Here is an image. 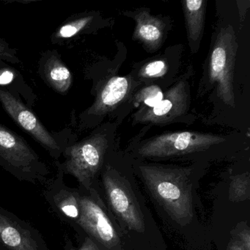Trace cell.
<instances>
[{
	"label": "cell",
	"instance_id": "1",
	"mask_svg": "<svg viewBox=\"0 0 250 250\" xmlns=\"http://www.w3.org/2000/svg\"><path fill=\"white\" fill-rule=\"evenodd\" d=\"M155 200L181 226L193 218L192 184L188 169L159 165L139 167Z\"/></svg>",
	"mask_w": 250,
	"mask_h": 250
},
{
	"label": "cell",
	"instance_id": "2",
	"mask_svg": "<svg viewBox=\"0 0 250 250\" xmlns=\"http://www.w3.org/2000/svg\"><path fill=\"white\" fill-rule=\"evenodd\" d=\"M0 165L22 181L48 183L49 169L25 140L0 125Z\"/></svg>",
	"mask_w": 250,
	"mask_h": 250
},
{
	"label": "cell",
	"instance_id": "3",
	"mask_svg": "<svg viewBox=\"0 0 250 250\" xmlns=\"http://www.w3.org/2000/svg\"><path fill=\"white\" fill-rule=\"evenodd\" d=\"M237 45L231 26L224 27L216 35L210 52L208 74L210 83L216 85L219 99L229 106H235L233 78Z\"/></svg>",
	"mask_w": 250,
	"mask_h": 250
},
{
	"label": "cell",
	"instance_id": "4",
	"mask_svg": "<svg viewBox=\"0 0 250 250\" xmlns=\"http://www.w3.org/2000/svg\"><path fill=\"white\" fill-rule=\"evenodd\" d=\"M108 140L97 134L63 150L65 161L60 164L63 173L73 175L86 190L91 189L93 181L103 165Z\"/></svg>",
	"mask_w": 250,
	"mask_h": 250
},
{
	"label": "cell",
	"instance_id": "5",
	"mask_svg": "<svg viewBox=\"0 0 250 250\" xmlns=\"http://www.w3.org/2000/svg\"><path fill=\"white\" fill-rule=\"evenodd\" d=\"M224 141V137L210 133H165L146 141L139 148L138 153L146 158L171 157L202 151Z\"/></svg>",
	"mask_w": 250,
	"mask_h": 250
},
{
	"label": "cell",
	"instance_id": "6",
	"mask_svg": "<svg viewBox=\"0 0 250 250\" xmlns=\"http://www.w3.org/2000/svg\"><path fill=\"white\" fill-rule=\"evenodd\" d=\"M108 203L114 213L131 230L143 232L144 217L141 208L128 181L111 167L103 175Z\"/></svg>",
	"mask_w": 250,
	"mask_h": 250
},
{
	"label": "cell",
	"instance_id": "7",
	"mask_svg": "<svg viewBox=\"0 0 250 250\" xmlns=\"http://www.w3.org/2000/svg\"><path fill=\"white\" fill-rule=\"evenodd\" d=\"M78 191L80 217L77 226L83 229L89 238L107 249H112L119 244L118 232L112 221L106 214L102 201L93 188Z\"/></svg>",
	"mask_w": 250,
	"mask_h": 250
},
{
	"label": "cell",
	"instance_id": "8",
	"mask_svg": "<svg viewBox=\"0 0 250 250\" xmlns=\"http://www.w3.org/2000/svg\"><path fill=\"white\" fill-rule=\"evenodd\" d=\"M188 103V83L186 80H181L165 93L164 99L156 106L140 108L133 115L134 122L154 125L169 124L186 114Z\"/></svg>",
	"mask_w": 250,
	"mask_h": 250
},
{
	"label": "cell",
	"instance_id": "9",
	"mask_svg": "<svg viewBox=\"0 0 250 250\" xmlns=\"http://www.w3.org/2000/svg\"><path fill=\"white\" fill-rule=\"evenodd\" d=\"M0 250H48L41 234L27 222L0 208Z\"/></svg>",
	"mask_w": 250,
	"mask_h": 250
},
{
	"label": "cell",
	"instance_id": "10",
	"mask_svg": "<svg viewBox=\"0 0 250 250\" xmlns=\"http://www.w3.org/2000/svg\"><path fill=\"white\" fill-rule=\"evenodd\" d=\"M0 102L12 119L45 147L52 157L58 159L63 153V149L42 125L37 117L15 96L8 91L0 90Z\"/></svg>",
	"mask_w": 250,
	"mask_h": 250
},
{
	"label": "cell",
	"instance_id": "11",
	"mask_svg": "<svg viewBox=\"0 0 250 250\" xmlns=\"http://www.w3.org/2000/svg\"><path fill=\"white\" fill-rule=\"evenodd\" d=\"M63 174L59 169L55 181L48 182L45 196L54 211L62 220L76 226L80 217L78 191L64 184Z\"/></svg>",
	"mask_w": 250,
	"mask_h": 250
},
{
	"label": "cell",
	"instance_id": "12",
	"mask_svg": "<svg viewBox=\"0 0 250 250\" xmlns=\"http://www.w3.org/2000/svg\"><path fill=\"white\" fill-rule=\"evenodd\" d=\"M131 80L125 77H114L98 95L96 102L89 109L92 115H104L124 102L132 90Z\"/></svg>",
	"mask_w": 250,
	"mask_h": 250
},
{
	"label": "cell",
	"instance_id": "13",
	"mask_svg": "<svg viewBox=\"0 0 250 250\" xmlns=\"http://www.w3.org/2000/svg\"><path fill=\"white\" fill-rule=\"evenodd\" d=\"M134 18L136 21L134 39L142 42L150 50H156L162 44L165 37L163 21L146 10L134 13Z\"/></svg>",
	"mask_w": 250,
	"mask_h": 250
},
{
	"label": "cell",
	"instance_id": "14",
	"mask_svg": "<svg viewBox=\"0 0 250 250\" xmlns=\"http://www.w3.org/2000/svg\"><path fill=\"white\" fill-rule=\"evenodd\" d=\"M182 3L190 46L194 48L196 46L198 49L204 30L206 2L204 0H187Z\"/></svg>",
	"mask_w": 250,
	"mask_h": 250
},
{
	"label": "cell",
	"instance_id": "15",
	"mask_svg": "<svg viewBox=\"0 0 250 250\" xmlns=\"http://www.w3.org/2000/svg\"><path fill=\"white\" fill-rule=\"evenodd\" d=\"M48 81L61 93L66 91L71 84V74L59 60L52 59L46 68Z\"/></svg>",
	"mask_w": 250,
	"mask_h": 250
},
{
	"label": "cell",
	"instance_id": "16",
	"mask_svg": "<svg viewBox=\"0 0 250 250\" xmlns=\"http://www.w3.org/2000/svg\"><path fill=\"white\" fill-rule=\"evenodd\" d=\"M165 93L157 85H150L142 89L135 96L137 104H142V107L151 108L156 106L164 99Z\"/></svg>",
	"mask_w": 250,
	"mask_h": 250
},
{
	"label": "cell",
	"instance_id": "17",
	"mask_svg": "<svg viewBox=\"0 0 250 250\" xmlns=\"http://www.w3.org/2000/svg\"><path fill=\"white\" fill-rule=\"evenodd\" d=\"M229 197L234 201L244 200L250 197V181L247 174L234 177L229 188Z\"/></svg>",
	"mask_w": 250,
	"mask_h": 250
},
{
	"label": "cell",
	"instance_id": "18",
	"mask_svg": "<svg viewBox=\"0 0 250 250\" xmlns=\"http://www.w3.org/2000/svg\"><path fill=\"white\" fill-rule=\"evenodd\" d=\"M168 71V65L163 60H156L147 62L142 67L140 77L143 79H153L162 77Z\"/></svg>",
	"mask_w": 250,
	"mask_h": 250
},
{
	"label": "cell",
	"instance_id": "19",
	"mask_svg": "<svg viewBox=\"0 0 250 250\" xmlns=\"http://www.w3.org/2000/svg\"><path fill=\"white\" fill-rule=\"evenodd\" d=\"M93 19V17L90 16V17H83V18L74 20L72 22L65 24L60 29L57 36L61 39H69L73 37L78 34L82 30H84L88 25L89 23L91 22Z\"/></svg>",
	"mask_w": 250,
	"mask_h": 250
},
{
	"label": "cell",
	"instance_id": "20",
	"mask_svg": "<svg viewBox=\"0 0 250 250\" xmlns=\"http://www.w3.org/2000/svg\"><path fill=\"white\" fill-rule=\"evenodd\" d=\"M229 250H250V233L247 234L245 237L244 232L240 239L233 241Z\"/></svg>",
	"mask_w": 250,
	"mask_h": 250
},
{
	"label": "cell",
	"instance_id": "21",
	"mask_svg": "<svg viewBox=\"0 0 250 250\" xmlns=\"http://www.w3.org/2000/svg\"><path fill=\"white\" fill-rule=\"evenodd\" d=\"M66 250H102L98 246V244L93 240H92L91 238H89V237L85 238L84 243H83V245L80 248H74V247L71 246L69 248L66 247Z\"/></svg>",
	"mask_w": 250,
	"mask_h": 250
},
{
	"label": "cell",
	"instance_id": "22",
	"mask_svg": "<svg viewBox=\"0 0 250 250\" xmlns=\"http://www.w3.org/2000/svg\"><path fill=\"white\" fill-rule=\"evenodd\" d=\"M14 73L8 70L0 71V85L10 84L14 80Z\"/></svg>",
	"mask_w": 250,
	"mask_h": 250
}]
</instances>
